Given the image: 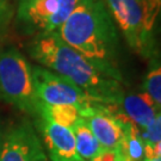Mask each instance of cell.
I'll return each mask as SVG.
<instances>
[{
  "instance_id": "obj_5",
  "label": "cell",
  "mask_w": 161,
  "mask_h": 161,
  "mask_svg": "<svg viewBox=\"0 0 161 161\" xmlns=\"http://www.w3.org/2000/svg\"><path fill=\"white\" fill-rule=\"evenodd\" d=\"M80 0H20L17 22L28 34L55 32Z\"/></svg>"
},
{
  "instance_id": "obj_18",
  "label": "cell",
  "mask_w": 161,
  "mask_h": 161,
  "mask_svg": "<svg viewBox=\"0 0 161 161\" xmlns=\"http://www.w3.org/2000/svg\"><path fill=\"white\" fill-rule=\"evenodd\" d=\"M144 161H161V159H146Z\"/></svg>"
},
{
  "instance_id": "obj_7",
  "label": "cell",
  "mask_w": 161,
  "mask_h": 161,
  "mask_svg": "<svg viewBox=\"0 0 161 161\" xmlns=\"http://www.w3.org/2000/svg\"><path fill=\"white\" fill-rule=\"evenodd\" d=\"M0 161H49L38 136L29 123L7 132L1 143Z\"/></svg>"
},
{
  "instance_id": "obj_15",
  "label": "cell",
  "mask_w": 161,
  "mask_h": 161,
  "mask_svg": "<svg viewBox=\"0 0 161 161\" xmlns=\"http://www.w3.org/2000/svg\"><path fill=\"white\" fill-rule=\"evenodd\" d=\"M118 160V150H102L97 156L88 161H117Z\"/></svg>"
},
{
  "instance_id": "obj_11",
  "label": "cell",
  "mask_w": 161,
  "mask_h": 161,
  "mask_svg": "<svg viewBox=\"0 0 161 161\" xmlns=\"http://www.w3.org/2000/svg\"><path fill=\"white\" fill-rule=\"evenodd\" d=\"M72 130L74 134L76 153L82 161L91 160L104 150L82 117L72 127Z\"/></svg>"
},
{
  "instance_id": "obj_8",
  "label": "cell",
  "mask_w": 161,
  "mask_h": 161,
  "mask_svg": "<svg viewBox=\"0 0 161 161\" xmlns=\"http://www.w3.org/2000/svg\"><path fill=\"white\" fill-rule=\"evenodd\" d=\"M115 106L117 105L96 103L92 109L81 116L103 149L118 150L124 140V128L114 112Z\"/></svg>"
},
{
  "instance_id": "obj_14",
  "label": "cell",
  "mask_w": 161,
  "mask_h": 161,
  "mask_svg": "<svg viewBox=\"0 0 161 161\" xmlns=\"http://www.w3.org/2000/svg\"><path fill=\"white\" fill-rule=\"evenodd\" d=\"M12 14L13 12H12L11 6L5 0H0V32L6 29V26L11 20Z\"/></svg>"
},
{
  "instance_id": "obj_3",
  "label": "cell",
  "mask_w": 161,
  "mask_h": 161,
  "mask_svg": "<svg viewBox=\"0 0 161 161\" xmlns=\"http://www.w3.org/2000/svg\"><path fill=\"white\" fill-rule=\"evenodd\" d=\"M0 98L28 114H37L31 66L14 48L0 54Z\"/></svg>"
},
{
  "instance_id": "obj_9",
  "label": "cell",
  "mask_w": 161,
  "mask_h": 161,
  "mask_svg": "<svg viewBox=\"0 0 161 161\" xmlns=\"http://www.w3.org/2000/svg\"><path fill=\"white\" fill-rule=\"evenodd\" d=\"M41 129L52 161H82L76 153L72 128L62 127L43 115H38Z\"/></svg>"
},
{
  "instance_id": "obj_12",
  "label": "cell",
  "mask_w": 161,
  "mask_h": 161,
  "mask_svg": "<svg viewBox=\"0 0 161 161\" xmlns=\"http://www.w3.org/2000/svg\"><path fill=\"white\" fill-rule=\"evenodd\" d=\"M50 118L62 127L72 128L80 118V111L72 105H44L37 104V114Z\"/></svg>"
},
{
  "instance_id": "obj_13",
  "label": "cell",
  "mask_w": 161,
  "mask_h": 161,
  "mask_svg": "<svg viewBox=\"0 0 161 161\" xmlns=\"http://www.w3.org/2000/svg\"><path fill=\"white\" fill-rule=\"evenodd\" d=\"M142 88L161 108V58H152V64L146 74Z\"/></svg>"
},
{
  "instance_id": "obj_6",
  "label": "cell",
  "mask_w": 161,
  "mask_h": 161,
  "mask_svg": "<svg viewBox=\"0 0 161 161\" xmlns=\"http://www.w3.org/2000/svg\"><path fill=\"white\" fill-rule=\"evenodd\" d=\"M112 19L121 29L128 44L142 58L155 56V40L144 28L143 11L138 0H105Z\"/></svg>"
},
{
  "instance_id": "obj_10",
  "label": "cell",
  "mask_w": 161,
  "mask_h": 161,
  "mask_svg": "<svg viewBox=\"0 0 161 161\" xmlns=\"http://www.w3.org/2000/svg\"><path fill=\"white\" fill-rule=\"evenodd\" d=\"M119 109L135 125L146 129L155 119L160 106L148 93L143 91L128 96L124 94L119 104Z\"/></svg>"
},
{
  "instance_id": "obj_4",
  "label": "cell",
  "mask_w": 161,
  "mask_h": 161,
  "mask_svg": "<svg viewBox=\"0 0 161 161\" xmlns=\"http://www.w3.org/2000/svg\"><path fill=\"white\" fill-rule=\"evenodd\" d=\"M31 74L37 104L72 105L82 116L98 103L74 82L46 67L34 66Z\"/></svg>"
},
{
  "instance_id": "obj_19",
  "label": "cell",
  "mask_w": 161,
  "mask_h": 161,
  "mask_svg": "<svg viewBox=\"0 0 161 161\" xmlns=\"http://www.w3.org/2000/svg\"><path fill=\"white\" fill-rule=\"evenodd\" d=\"M1 143H3V138L0 136V150H1Z\"/></svg>"
},
{
  "instance_id": "obj_17",
  "label": "cell",
  "mask_w": 161,
  "mask_h": 161,
  "mask_svg": "<svg viewBox=\"0 0 161 161\" xmlns=\"http://www.w3.org/2000/svg\"><path fill=\"white\" fill-rule=\"evenodd\" d=\"M117 161H131V160H130V159H128L125 155H123L121 152L118 150V160Z\"/></svg>"
},
{
  "instance_id": "obj_2",
  "label": "cell",
  "mask_w": 161,
  "mask_h": 161,
  "mask_svg": "<svg viewBox=\"0 0 161 161\" xmlns=\"http://www.w3.org/2000/svg\"><path fill=\"white\" fill-rule=\"evenodd\" d=\"M29 50L38 64L74 82L96 102L119 106L124 97L121 81L106 75L88 58L68 46L58 31L37 35Z\"/></svg>"
},
{
  "instance_id": "obj_1",
  "label": "cell",
  "mask_w": 161,
  "mask_h": 161,
  "mask_svg": "<svg viewBox=\"0 0 161 161\" xmlns=\"http://www.w3.org/2000/svg\"><path fill=\"white\" fill-rule=\"evenodd\" d=\"M58 34L106 75L122 81L116 64L118 34L105 0H80Z\"/></svg>"
},
{
  "instance_id": "obj_16",
  "label": "cell",
  "mask_w": 161,
  "mask_h": 161,
  "mask_svg": "<svg viewBox=\"0 0 161 161\" xmlns=\"http://www.w3.org/2000/svg\"><path fill=\"white\" fill-rule=\"evenodd\" d=\"M155 122L158 123V125H159V128H160V130H161V108L159 109V111H158V114H156Z\"/></svg>"
}]
</instances>
